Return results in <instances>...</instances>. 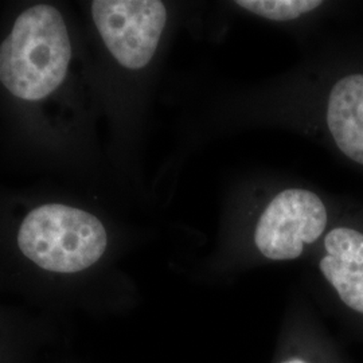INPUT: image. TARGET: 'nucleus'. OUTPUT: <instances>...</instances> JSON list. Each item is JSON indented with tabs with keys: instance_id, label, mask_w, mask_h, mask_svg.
Here are the masks:
<instances>
[{
	"instance_id": "1",
	"label": "nucleus",
	"mask_w": 363,
	"mask_h": 363,
	"mask_svg": "<svg viewBox=\"0 0 363 363\" xmlns=\"http://www.w3.org/2000/svg\"><path fill=\"white\" fill-rule=\"evenodd\" d=\"M72 45L61 13L49 4L27 9L0 45V82L18 99L38 101L65 79Z\"/></svg>"
},
{
	"instance_id": "2",
	"label": "nucleus",
	"mask_w": 363,
	"mask_h": 363,
	"mask_svg": "<svg viewBox=\"0 0 363 363\" xmlns=\"http://www.w3.org/2000/svg\"><path fill=\"white\" fill-rule=\"evenodd\" d=\"M106 244L101 220L81 208L58 203L30 211L18 233L22 253L49 272L85 271L101 259Z\"/></svg>"
},
{
	"instance_id": "3",
	"label": "nucleus",
	"mask_w": 363,
	"mask_h": 363,
	"mask_svg": "<svg viewBox=\"0 0 363 363\" xmlns=\"http://www.w3.org/2000/svg\"><path fill=\"white\" fill-rule=\"evenodd\" d=\"M330 208L308 189H286L264 208L255 229L259 253L273 261L300 257L328 232Z\"/></svg>"
},
{
	"instance_id": "4",
	"label": "nucleus",
	"mask_w": 363,
	"mask_h": 363,
	"mask_svg": "<svg viewBox=\"0 0 363 363\" xmlns=\"http://www.w3.org/2000/svg\"><path fill=\"white\" fill-rule=\"evenodd\" d=\"M91 16L117 62L139 70L148 65L167 23V9L157 0H96Z\"/></svg>"
},
{
	"instance_id": "5",
	"label": "nucleus",
	"mask_w": 363,
	"mask_h": 363,
	"mask_svg": "<svg viewBox=\"0 0 363 363\" xmlns=\"http://www.w3.org/2000/svg\"><path fill=\"white\" fill-rule=\"evenodd\" d=\"M323 123L334 148L363 169V66L343 67L325 91Z\"/></svg>"
},
{
	"instance_id": "6",
	"label": "nucleus",
	"mask_w": 363,
	"mask_h": 363,
	"mask_svg": "<svg viewBox=\"0 0 363 363\" xmlns=\"http://www.w3.org/2000/svg\"><path fill=\"white\" fill-rule=\"evenodd\" d=\"M357 220H342L328 229L319 269L339 300L363 313V226Z\"/></svg>"
},
{
	"instance_id": "7",
	"label": "nucleus",
	"mask_w": 363,
	"mask_h": 363,
	"mask_svg": "<svg viewBox=\"0 0 363 363\" xmlns=\"http://www.w3.org/2000/svg\"><path fill=\"white\" fill-rule=\"evenodd\" d=\"M234 4L262 19L288 22L322 9L325 3L320 0H238Z\"/></svg>"
}]
</instances>
